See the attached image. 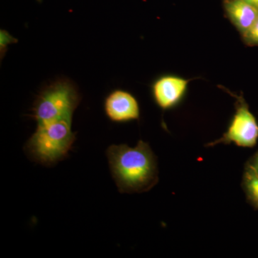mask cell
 Instances as JSON below:
<instances>
[{"mask_svg":"<svg viewBox=\"0 0 258 258\" xmlns=\"http://www.w3.org/2000/svg\"><path fill=\"white\" fill-rule=\"evenodd\" d=\"M106 156L120 192H145L157 184V157L147 142L140 140L134 147L126 144L110 146Z\"/></svg>","mask_w":258,"mask_h":258,"instance_id":"6da1fadb","label":"cell"},{"mask_svg":"<svg viewBox=\"0 0 258 258\" xmlns=\"http://www.w3.org/2000/svg\"><path fill=\"white\" fill-rule=\"evenodd\" d=\"M73 118H64L38 124L27 142V152L33 160L50 166L68 155L75 140Z\"/></svg>","mask_w":258,"mask_h":258,"instance_id":"7a4b0ae2","label":"cell"},{"mask_svg":"<svg viewBox=\"0 0 258 258\" xmlns=\"http://www.w3.org/2000/svg\"><path fill=\"white\" fill-rule=\"evenodd\" d=\"M79 102V93L72 83L57 81L43 90L37 97L32 108V116L37 125L73 118Z\"/></svg>","mask_w":258,"mask_h":258,"instance_id":"3957f363","label":"cell"},{"mask_svg":"<svg viewBox=\"0 0 258 258\" xmlns=\"http://www.w3.org/2000/svg\"><path fill=\"white\" fill-rule=\"evenodd\" d=\"M236 111L227 132L221 138L207 144L213 147L217 144H235L237 147L252 148L257 144L258 123L242 97H237Z\"/></svg>","mask_w":258,"mask_h":258,"instance_id":"277c9868","label":"cell"},{"mask_svg":"<svg viewBox=\"0 0 258 258\" xmlns=\"http://www.w3.org/2000/svg\"><path fill=\"white\" fill-rule=\"evenodd\" d=\"M104 110L111 121L123 123L139 119L140 108L135 97L122 90L113 91L106 97Z\"/></svg>","mask_w":258,"mask_h":258,"instance_id":"5b68a950","label":"cell"},{"mask_svg":"<svg viewBox=\"0 0 258 258\" xmlns=\"http://www.w3.org/2000/svg\"><path fill=\"white\" fill-rule=\"evenodd\" d=\"M189 81L167 76L161 77L153 85V96L158 106L166 110L175 106L184 96Z\"/></svg>","mask_w":258,"mask_h":258,"instance_id":"8992f818","label":"cell"},{"mask_svg":"<svg viewBox=\"0 0 258 258\" xmlns=\"http://www.w3.org/2000/svg\"><path fill=\"white\" fill-rule=\"evenodd\" d=\"M225 9L232 23L243 35L258 18V10L244 0H225Z\"/></svg>","mask_w":258,"mask_h":258,"instance_id":"52a82bcc","label":"cell"},{"mask_svg":"<svg viewBox=\"0 0 258 258\" xmlns=\"http://www.w3.org/2000/svg\"><path fill=\"white\" fill-rule=\"evenodd\" d=\"M242 188L249 203L258 210V176L250 168H244Z\"/></svg>","mask_w":258,"mask_h":258,"instance_id":"ba28073f","label":"cell"},{"mask_svg":"<svg viewBox=\"0 0 258 258\" xmlns=\"http://www.w3.org/2000/svg\"><path fill=\"white\" fill-rule=\"evenodd\" d=\"M244 42L249 45H258V18L252 28L242 35Z\"/></svg>","mask_w":258,"mask_h":258,"instance_id":"9c48e42d","label":"cell"},{"mask_svg":"<svg viewBox=\"0 0 258 258\" xmlns=\"http://www.w3.org/2000/svg\"><path fill=\"white\" fill-rule=\"evenodd\" d=\"M17 40L10 35L8 32L2 30L0 32V49H1V53L5 52V48L10 44L16 42Z\"/></svg>","mask_w":258,"mask_h":258,"instance_id":"30bf717a","label":"cell"},{"mask_svg":"<svg viewBox=\"0 0 258 258\" xmlns=\"http://www.w3.org/2000/svg\"><path fill=\"white\" fill-rule=\"evenodd\" d=\"M245 166L250 168V169L255 173L256 175L258 176V150L257 152L249 159V161H247Z\"/></svg>","mask_w":258,"mask_h":258,"instance_id":"8fae6325","label":"cell"},{"mask_svg":"<svg viewBox=\"0 0 258 258\" xmlns=\"http://www.w3.org/2000/svg\"><path fill=\"white\" fill-rule=\"evenodd\" d=\"M244 1H245L246 3L252 5V7L258 10V0H244Z\"/></svg>","mask_w":258,"mask_h":258,"instance_id":"7c38bea8","label":"cell"}]
</instances>
